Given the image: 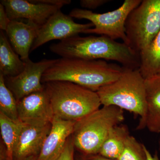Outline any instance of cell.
<instances>
[{
  "label": "cell",
  "instance_id": "obj_1",
  "mask_svg": "<svg viewBox=\"0 0 160 160\" xmlns=\"http://www.w3.org/2000/svg\"><path fill=\"white\" fill-rule=\"evenodd\" d=\"M49 49L62 58L108 60L117 62L127 69L139 67V55L128 45L105 36L78 35L52 44Z\"/></svg>",
  "mask_w": 160,
  "mask_h": 160
},
{
  "label": "cell",
  "instance_id": "obj_2",
  "mask_svg": "<svg viewBox=\"0 0 160 160\" xmlns=\"http://www.w3.org/2000/svg\"><path fill=\"white\" fill-rule=\"evenodd\" d=\"M125 68L105 60L61 58L44 72L42 82H71L97 92L118 79Z\"/></svg>",
  "mask_w": 160,
  "mask_h": 160
},
{
  "label": "cell",
  "instance_id": "obj_3",
  "mask_svg": "<svg viewBox=\"0 0 160 160\" xmlns=\"http://www.w3.org/2000/svg\"><path fill=\"white\" fill-rule=\"evenodd\" d=\"M43 84L55 117L77 122L99 109L102 105L96 92L75 83L53 81Z\"/></svg>",
  "mask_w": 160,
  "mask_h": 160
},
{
  "label": "cell",
  "instance_id": "obj_4",
  "mask_svg": "<svg viewBox=\"0 0 160 160\" xmlns=\"http://www.w3.org/2000/svg\"><path fill=\"white\" fill-rule=\"evenodd\" d=\"M124 119L123 109L109 106L77 121L72 135L75 149L84 156L98 154L109 132Z\"/></svg>",
  "mask_w": 160,
  "mask_h": 160
},
{
  "label": "cell",
  "instance_id": "obj_5",
  "mask_svg": "<svg viewBox=\"0 0 160 160\" xmlns=\"http://www.w3.org/2000/svg\"><path fill=\"white\" fill-rule=\"evenodd\" d=\"M97 92L103 106H117L139 116V124L145 119L146 84L139 69L125 68L118 79L100 88Z\"/></svg>",
  "mask_w": 160,
  "mask_h": 160
},
{
  "label": "cell",
  "instance_id": "obj_6",
  "mask_svg": "<svg viewBox=\"0 0 160 160\" xmlns=\"http://www.w3.org/2000/svg\"><path fill=\"white\" fill-rule=\"evenodd\" d=\"M125 29L127 45L139 55L160 31V0L142 1L129 13Z\"/></svg>",
  "mask_w": 160,
  "mask_h": 160
},
{
  "label": "cell",
  "instance_id": "obj_7",
  "mask_svg": "<svg viewBox=\"0 0 160 160\" xmlns=\"http://www.w3.org/2000/svg\"><path fill=\"white\" fill-rule=\"evenodd\" d=\"M142 0H125L118 9L103 13H98L86 9L75 8L69 15L79 19L89 20L94 28H90L84 33H95L105 36L112 39H121L127 45L125 24L131 12L142 2Z\"/></svg>",
  "mask_w": 160,
  "mask_h": 160
},
{
  "label": "cell",
  "instance_id": "obj_8",
  "mask_svg": "<svg viewBox=\"0 0 160 160\" xmlns=\"http://www.w3.org/2000/svg\"><path fill=\"white\" fill-rule=\"evenodd\" d=\"M57 61L44 59L37 62L28 58L23 61L25 63L23 71L14 77L5 78L6 86L12 92L17 101L29 95L42 91L45 89L42 82L43 73Z\"/></svg>",
  "mask_w": 160,
  "mask_h": 160
},
{
  "label": "cell",
  "instance_id": "obj_9",
  "mask_svg": "<svg viewBox=\"0 0 160 160\" xmlns=\"http://www.w3.org/2000/svg\"><path fill=\"white\" fill-rule=\"evenodd\" d=\"M93 24H79L75 22L69 15L64 14L61 10L51 16L41 26L38 36L32 44V52L51 40H62L84 33L87 29L93 28Z\"/></svg>",
  "mask_w": 160,
  "mask_h": 160
},
{
  "label": "cell",
  "instance_id": "obj_10",
  "mask_svg": "<svg viewBox=\"0 0 160 160\" xmlns=\"http://www.w3.org/2000/svg\"><path fill=\"white\" fill-rule=\"evenodd\" d=\"M51 127V122L22 123L13 150V160L38 156Z\"/></svg>",
  "mask_w": 160,
  "mask_h": 160
},
{
  "label": "cell",
  "instance_id": "obj_11",
  "mask_svg": "<svg viewBox=\"0 0 160 160\" xmlns=\"http://www.w3.org/2000/svg\"><path fill=\"white\" fill-rule=\"evenodd\" d=\"M17 106L19 119L22 123L52 122L54 117L45 87L17 101Z\"/></svg>",
  "mask_w": 160,
  "mask_h": 160
},
{
  "label": "cell",
  "instance_id": "obj_12",
  "mask_svg": "<svg viewBox=\"0 0 160 160\" xmlns=\"http://www.w3.org/2000/svg\"><path fill=\"white\" fill-rule=\"evenodd\" d=\"M10 21L25 18L42 26L60 9L56 6L35 4L26 0H1Z\"/></svg>",
  "mask_w": 160,
  "mask_h": 160
},
{
  "label": "cell",
  "instance_id": "obj_13",
  "mask_svg": "<svg viewBox=\"0 0 160 160\" xmlns=\"http://www.w3.org/2000/svg\"><path fill=\"white\" fill-rule=\"evenodd\" d=\"M76 122L54 117L37 160H57L62 153L66 142L73 133Z\"/></svg>",
  "mask_w": 160,
  "mask_h": 160
},
{
  "label": "cell",
  "instance_id": "obj_14",
  "mask_svg": "<svg viewBox=\"0 0 160 160\" xmlns=\"http://www.w3.org/2000/svg\"><path fill=\"white\" fill-rule=\"evenodd\" d=\"M41 26L31 20H27L26 23L12 20L7 26L6 35L12 48L23 61L29 58V52Z\"/></svg>",
  "mask_w": 160,
  "mask_h": 160
},
{
  "label": "cell",
  "instance_id": "obj_15",
  "mask_svg": "<svg viewBox=\"0 0 160 160\" xmlns=\"http://www.w3.org/2000/svg\"><path fill=\"white\" fill-rule=\"evenodd\" d=\"M146 114L137 130L147 128L150 132L160 133V77L145 79Z\"/></svg>",
  "mask_w": 160,
  "mask_h": 160
},
{
  "label": "cell",
  "instance_id": "obj_16",
  "mask_svg": "<svg viewBox=\"0 0 160 160\" xmlns=\"http://www.w3.org/2000/svg\"><path fill=\"white\" fill-rule=\"evenodd\" d=\"M25 63L10 45L6 35L0 31V73L4 77L19 74L25 68Z\"/></svg>",
  "mask_w": 160,
  "mask_h": 160
},
{
  "label": "cell",
  "instance_id": "obj_17",
  "mask_svg": "<svg viewBox=\"0 0 160 160\" xmlns=\"http://www.w3.org/2000/svg\"><path fill=\"white\" fill-rule=\"evenodd\" d=\"M139 56V69L145 79L160 77V31Z\"/></svg>",
  "mask_w": 160,
  "mask_h": 160
},
{
  "label": "cell",
  "instance_id": "obj_18",
  "mask_svg": "<svg viewBox=\"0 0 160 160\" xmlns=\"http://www.w3.org/2000/svg\"><path fill=\"white\" fill-rule=\"evenodd\" d=\"M130 135L126 125L121 124L115 126L109 132L98 154L118 160L124 149L126 140Z\"/></svg>",
  "mask_w": 160,
  "mask_h": 160
},
{
  "label": "cell",
  "instance_id": "obj_19",
  "mask_svg": "<svg viewBox=\"0 0 160 160\" xmlns=\"http://www.w3.org/2000/svg\"><path fill=\"white\" fill-rule=\"evenodd\" d=\"M22 122H16L0 112V128L2 140L7 150L8 160H13V152Z\"/></svg>",
  "mask_w": 160,
  "mask_h": 160
},
{
  "label": "cell",
  "instance_id": "obj_20",
  "mask_svg": "<svg viewBox=\"0 0 160 160\" xmlns=\"http://www.w3.org/2000/svg\"><path fill=\"white\" fill-rule=\"evenodd\" d=\"M0 112L15 122H20L17 101L5 82V78L0 73Z\"/></svg>",
  "mask_w": 160,
  "mask_h": 160
},
{
  "label": "cell",
  "instance_id": "obj_21",
  "mask_svg": "<svg viewBox=\"0 0 160 160\" xmlns=\"http://www.w3.org/2000/svg\"><path fill=\"white\" fill-rule=\"evenodd\" d=\"M145 146L134 137L129 136L118 160H147Z\"/></svg>",
  "mask_w": 160,
  "mask_h": 160
},
{
  "label": "cell",
  "instance_id": "obj_22",
  "mask_svg": "<svg viewBox=\"0 0 160 160\" xmlns=\"http://www.w3.org/2000/svg\"><path fill=\"white\" fill-rule=\"evenodd\" d=\"M75 147L72 135L66 142L62 153L57 160H76L74 158Z\"/></svg>",
  "mask_w": 160,
  "mask_h": 160
},
{
  "label": "cell",
  "instance_id": "obj_23",
  "mask_svg": "<svg viewBox=\"0 0 160 160\" xmlns=\"http://www.w3.org/2000/svg\"><path fill=\"white\" fill-rule=\"evenodd\" d=\"M109 2V0H81L80 4L82 8L91 10L97 9Z\"/></svg>",
  "mask_w": 160,
  "mask_h": 160
},
{
  "label": "cell",
  "instance_id": "obj_24",
  "mask_svg": "<svg viewBox=\"0 0 160 160\" xmlns=\"http://www.w3.org/2000/svg\"><path fill=\"white\" fill-rule=\"evenodd\" d=\"M30 2L35 4H42L56 6L61 9L63 6L71 3L70 0H30Z\"/></svg>",
  "mask_w": 160,
  "mask_h": 160
},
{
  "label": "cell",
  "instance_id": "obj_25",
  "mask_svg": "<svg viewBox=\"0 0 160 160\" xmlns=\"http://www.w3.org/2000/svg\"><path fill=\"white\" fill-rule=\"evenodd\" d=\"M10 21L4 6L0 3V29L1 30L6 31Z\"/></svg>",
  "mask_w": 160,
  "mask_h": 160
},
{
  "label": "cell",
  "instance_id": "obj_26",
  "mask_svg": "<svg viewBox=\"0 0 160 160\" xmlns=\"http://www.w3.org/2000/svg\"><path fill=\"white\" fill-rule=\"evenodd\" d=\"M0 160H9L6 146L2 140L0 143Z\"/></svg>",
  "mask_w": 160,
  "mask_h": 160
},
{
  "label": "cell",
  "instance_id": "obj_27",
  "mask_svg": "<svg viewBox=\"0 0 160 160\" xmlns=\"http://www.w3.org/2000/svg\"><path fill=\"white\" fill-rule=\"evenodd\" d=\"M83 156L84 158V160H117L105 158L98 154L87 156Z\"/></svg>",
  "mask_w": 160,
  "mask_h": 160
},
{
  "label": "cell",
  "instance_id": "obj_28",
  "mask_svg": "<svg viewBox=\"0 0 160 160\" xmlns=\"http://www.w3.org/2000/svg\"><path fill=\"white\" fill-rule=\"evenodd\" d=\"M145 151H146L147 160H160L157 151H156L154 154L152 155L149 149L146 148V146H145Z\"/></svg>",
  "mask_w": 160,
  "mask_h": 160
},
{
  "label": "cell",
  "instance_id": "obj_29",
  "mask_svg": "<svg viewBox=\"0 0 160 160\" xmlns=\"http://www.w3.org/2000/svg\"><path fill=\"white\" fill-rule=\"evenodd\" d=\"M38 156V155L32 156L27 158L24 160H37Z\"/></svg>",
  "mask_w": 160,
  "mask_h": 160
},
{
  "label": "cell",
  "instance_id": "obj_30",
  "mask_svg": "<svg viewBox=\"0 0 160 160\" xmlns=\"http://www.w3.org/2000/svg\"><path fill=\"white\" fill-rule=\"evenodd\" d=\"M76 160H84V158H83L82 155H81L79 156L76 159Z\"/></svg>",
  "mask_w": 160,
  "mask_h": 160
},
{
  "label": "cell",
  "instance_id": "obj_31",
  "mask_svg": "<svg viewBox=\"0 0 160 160\" xmlns=\"http://www.w3.org/2000/svg\"><path fill=\"white\" fill-rule=\"evenodd\" d=\"M158 149L160 152V136L158 140Z\"/></svg>",
  "mask_w": 160,
  "mask_h": 160
}]
</instances>
